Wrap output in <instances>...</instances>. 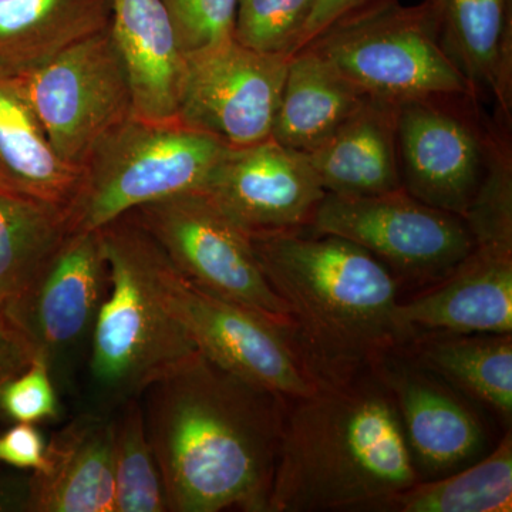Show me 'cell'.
Listing matches in <instances>:
<instances>
[{
    "label": "cell",
    "mask_w": 512,
    "mask_h": 512,
    "mask_svg": "<svg viewBox=\"0 0 512 512\" xmlns=\"http://www.w3.org/2000/svg\"><path fill=\"white\" fill-rule=\"evenodd\" d=\"M170 512H268L288 400L197 350L141 394Z\"/></svg>",
    "instance_id": "6da1fadb"
},
{
    "label": "cell",
    "mask_w": 512,
    "mask_h": 512,
    "mask_svg": "<svg viewBox=\"0 0 512 512\" xmlns=\"http://www.w3.org/2000/svg\"><path fill=\"white\" fill-rule=\"evenodd\" d=\"M266 281L288 306L291 338L319 386H342L403 345L397 279L370 252L299 229L251 235Z\"/></svg>",
    "instance_id": "7a4b0ae2"
},
{
    "label": "cell",
    "mask_w": 512,
    "mask_h": 512,
    "mask_svg": "<svg viewBox=\"0 0 512 512\" xmlns=\"http://www.w3.org/2000/svg\"><path fill=\"white\" fill-rule=\"evenodd\" d=\"M420 480L392 396L373 373L289 400L268 512L370 511Z\"/></svg>",
    "instance_id": "3957f363"
},
{
    "label": "cell",
    "mask_w": 512,
    "mask_h": 512,
    "mask_svg": "<svg viewBox=\"0 0 512 512\" xmlns=\"http://www.w3.org/2000/svg\"><path fill=\"white\" fill-rule=\"evenodd\" d=\"M99 231L109 292L94 326L82 410L111 416L198 349L161 296L156 242L126 217Z\"/></svg>",
    "instance_id": "277c9868"
},
{
    "label": "cell",
    "mask_w": 512,
    "mask_h": 512,
    "mask_svg": "<svg viewBox=\"0 0 512 512\" xmlns=\"http://www.w3.org/2000/svg\"><path fill=\"white\" fill-rule=\"evenodd\" d=\"M228 148L180 120L131 116L84 161L79 191L66 211L69 234L99 231L148 202L200 190Z\"/></svg>",
    "instance_id": "5b68a950"
},
{
    "label": "cell",
    "mask_w": 512,
    "mask_h": 512,
    "mask_svg": "<svg viewBox=\"0 0 512 512\" xmlns=\"http://www.w3.org/2000/svg\"><path fill=\"white\" fill-rule=\"evenodd\" d=\"M306 47L369 99L399 106L431 97H474L441 42L429 0L412 6L384 3L330 26Z\"/></svg>",
    "instance_id": "8992f818"
},
{
    "label": "cell",
    "mask_w": 512,
    "mask_h": 512,
    "mask_svg": "<svg viewBox=\"0 0 512 512\" xmlns=\"http://www.w3.org/2000/svg\"><path fill=\"white\" fill-rule=\"evenodd\" d=\"M107 292L100 231L79 232L67 235L29 284L2 303L33 355L45 359L59 394L77 393Z\"/></svg>",
    "instance_id": "52a82bcc"
},
{
    "label": "cell",
    "mask_w": 512,
    "mask_h": 512,
    "mask_svg": "<svg viewBox=\"0 0 512 512\" xmlns=\"http://www.w3.org/2000/svg\"><path fill=\"white\" fill-rule=\"evenodd\" d=\"M123 217L143 229L191 284L291 328L288 306L266 281L251 235L201 191L148 202Z\"/></svg>",
    "instance_id": "ba28073f"
},
{
    "label": "cell",
    "mask_w": 512,
    "mask_h": 512,
    "mask_svg": "<svg viewBox=\"0 0 512 512\" xmlns=\"http://www.w3.org/2000/svg\"><path fill=\"white\" fill-rule=\"evenodd\" d=\"M309 229L348 239L393 275L420 285L446 278L476 245L463 217L424 204L404 188L367 197L326 194Z\"/></svg>",
    "instance_id": "9c48e42d"
},
{
    "label": "cell",
    "mask_w": 512,
    "mask_h": 512,
    "mask_svg": "<svg viewBox=\"0 0 512 512\" xmlns=\"http://www.w3.org/2000/svg\"><path fill=\"white\" fill-rule=\"evenodd\" d=\"M57 154L82 168L113 128L134 116L133 90L110 28L13 77Z\"/></svg>",
    "instance_id": "30bf717a"
},
{
    "label": "cell",
    "mask_w": 512,
    "mask_h": 512,
    "mask_svg": "<svg viewBox=\"0 0 512 512\" xmlns=\"http://www.w3.org/2000/svg\"><path fill=\"white\" fill-rule=\"evenodd\" d=\"M157 274L165 305L205 356L288 402L319 389L289 328L191 284L163 251Z\"/></svg>",
    "instance_id": "8fae6325"
},
{
    "label": "cell",
    "mask_w": 512,
    "mask_h": 512,
    "mask_svg": "<svg viewBox=\"0 0 512 512\" xmlns=\"http://www.w3.org/2000/svg\"><path fill=\"white\" fill-rule=\"evenodd\" d=\"M468 96L431 97L397 106V153L404 190L466 217L484 183L498 130L484 128Z\"/></svg>",
    "instance_id": "7c38bea8"
},
{
    "label": "cell",
    "mask_w": 512,
    "mask_h": 512,
    "mask_svg": "<svg viewBox=\"0 0 512 512\" xmlns=\"http://www.w3.org/2000/svg\"><path fill=\"white\" fill-rule=\"evenodd\" d=\"M288 62L235 39L185 56L178 120L229 148L268 140Z\"/></svg>",
    "instance_id": "4fadbf2b"
},
{
    "label": "cell",
    "mask_w": 512,
    "mask_h": 512,
    "mask_svg": "<svg viewBox=\"0 0 512 512\" xmlns=\"http://www.w3.org/2000/svg\"><path fill=\"white\" fill-rule=\"evenodd\" d=\"M198 191L249 235L308 229L326 195L305 156L272 138L228 148Z\"/></svg>",
    "instance_id": "5bb4252c"
},
{
    "label": "cell",
    "mask_w": 512,
    "mask_h": 512,
    "mask_svg": "<svg viewBox=\"0 0 512 512\" xmlns=\"http://www.w3.org/2000/svg\"><path fill=\"white\" fill-rule=\"evenodd\" d=\"M372 372L392 396L420 477L446 476L481 453L485 436L476 414L413 357L392 350Z\"/></svg>",
    "instance_id": "9a60e30c"
},
{
    "label": "cell",
    "mask_w": 512,
    "mask_h": 512,
    "mask_svg": "<svg viewBox=\"0 0 512 512\" xmlns=\"http://www.w3.org/2000/svg\"><path fill=\"white\" fill-rule=\"evenodd\" d=\"M406 340L416 333H512V245L480 242L429 291L397 302Z\"/></svg>",
    "instance_id": "2e32d148"
},
{
    "label": "cell",
    "mask_w": 512,
    "mask_h": 512,
    "mask_svg": "<svg viewBox=\"0 0 512 512\" xmlns=\"http://www.w3.org/2000/svg\"><path fill=\"white\" fill-rule=\"evenodd\" d=\"M32 473L30 512H114L113 414L80 410L46 446Z\"/></svg>",
    "instance_id": "e0dca14e"
},
{
    "label": "cell",
    "mask_w": 512,
    "mask_h": 512,
    "mask_svg": "<svg viewBox=\"0 0 512 512\" xmlns=\"http://www.w3.org/2000/svg\"><path fill=\"white\" fill-rule=\"evenodd\" d=\"M110 33L133 90L134 116L178 120L185 55L160 0H113Z\"/></svg>",
    "instance_id": "ac0fdd59"
},
{
    "label": "cell",
    "mask_w": 512,
    "mask_h": 512,
    "mask_svg": "<svg viewBox=\"0 0 512 512\" xmlns=\"http://www.w3.org/2000/svg\"><path fill=\"white\" fill-rule=\"evenodd\" d=\"M302 154L326 194L367 197L403 188L394 104L367 100L335 133Z\"/></svg>",
    "instance_id": "d6986e66"
},
{
    "label": "cell",
    "mask_w": 512,
    "mask_h": 512,
    "mask_svg": "<svg viewBox=\"0 0 512 512\" xmlns=\"http://www.w3.org/2000/svg\"><path fill=\"white\" fill-rule=\"evenodd\" d=\"M441 42L474 97L493 99L501 127L512 113V0H429Z\"/></svg>",
    "instance_id": "ffe728a7"
},
{
    "label": "cell",
    "mask_w": 512,
    "mask_h": 512,
    "mask_svg": "<svg viewBox=\"0 0 512 512\" xmlns=\"http://www.w3.org/2000/svg\"><path fill=\"white\" fill-rule=\"evenodd\" d=\"M113 0H0V77L13 79L110 28Z\"/></svg>",
    "instance_id": "44dd1931"
},
{
    "label": "cell",
    "mask_w": 512,
    "mask_h": 512,
    "mask_svg": "<svg viewBox=\"0 0 512 512\" xmlns=\"http://www.w3.org/2000/svg\"><path fill=\"white\" fill-rule=\"evenodd\" d=\"M80 180L82 168L57 154L19 87L0 77V194L67 211Z\"/></svg>",
    "instance_id": "7402d4cb"
},
{
    "label": "cell",
    "mask_w": 512,
    "mask_h": 512,
    "mask_svg": "<svg viewBox=\"0 0 512 512\" xmlns=\"http://www.w3.org/2000/svg\"><path fill=\"white\" fill-rule=\"evenodd\" d=\"M369 97L311 47L289 57L272 140L306 153L326 140Z\"/></svg>",
    "instance_id": "603a6c76"
},
{
    "label": "cell",
    "mask_w": 512,
    "mask_h": 512,
    "mask_svg": "<svg viewBox=\"0 0 512 512\" xmlns=\"http://www.w3.org/2000/svg\"><path fill=\"white\" fill-rule=\"evenodd\" d=\"M412 357L451 389L511 423L512 333H421Z\"/></svg>",
    "instance_id": "cb8c5ba5"
},
{
    "label": "cell",
    "mask_w": 512,
    "mask_h": 512,
    "mask_svg": "<svg viewBox=\"0 0 512 512\" xmlns=\"http://www.w3.org/2000/svg\"><path fill=\"white\" fill-rule=\"evenodd\" d=\"M512 510V439L483 460L458 473L417 481L373 505L380 512H510Z\"/></svg>",
    "instance_id": "d4e9b609"
},
{
    "label": "cell",
    "mask_w": 512,
    "mask_h": 512,
    "mask_svg": "<svg viewBox=\"0 0 512 512\" xmlns=\"http://www.w3.org/2000/svg\"><path fill=\"white\" fill-rule=\"evenodd\" d=\"M67 235L66 210L0 194V303L29 284Z\"/></svg>",
    "instance_id": "484cf974"
},
{
    "label": "cell",
    "mask_w": 512,
    "mask_h": 512,
    "mask_svg": "<svg viewBox=\"0 0 512 512\" xmlns=\"http://www.w3.org/2000/svg\"><path fill=\"white\" fill-rule=\"evenodd\" d=\"M114 512H168L141 399L113 413Z\"/></svg>",
    "instance_id": "4316f807"
},
{
    "label": "cell",
    "mask_w": 512,
    "mask_h": 512,
    "mask_svg": "<svg viewBox=\"0 0 512 512\" xmlns=\"http://www.w3.org/2000/svg\"><path fill=\"white\" fill-rule=\"evenodd\" d=\"M315 0H238L234 39L256 52L291 57Z\"/></svg>",
    "instance_id": "83f0119b"
},
{
    "label": "cell",
    "mask_w": 512,
    "mask_h": 512,
    "mask_svg": "<svg viewBox=\"0 0 512 512\" xmlns=\"http://www.w3.org/2000/svg\"><path fill=\"white\" fill-rule=\"evenodd\" d=\"M185 56L234 39L238 0H160Z\"/></svg>",
    "instance_id": "f1b7e54d"
},
{
    "label": "cell",
    "mask_w": 512,
    "mask_h": 512,
    "mask_svg": "<svg viewBox=\"0 0 512 512\" xmlns=\"http://www.w3.org/2000/svg\"><path fill=\"white\" fill-rule=\"evenodd\" d=\"M0 414L13 423L30 424L59 417V390L42 356H33L22 373L0 386Z\"/></svg>",
    "instance_id": "f546056e"
},
{
    "label": "cell",
    "mask_w": 512,
    "mask_h": 512,
    "mask_svg": "<svg viewBox=\"0 0 512 512\" xmlns=\"http://www.w3.org/2000/svg\"><path fill=\"white\" fill-rule=\"evenodd\" d=\"M43 434L35 424L16 423L0 434V463L18 470L42 473L47 467Z\"/></svg>",
    "instance_id": "4dcf8cb0"
},
{
    "label": "cell",
    "mask_w": 512,
    "mask_h": 512,
    "mask_svg": "<svg viewBox=\"0 0 512 512\" xmlns=\"http://www.w3.org/2000/svg\"><path fill=\"white\" fill-rule=\"evenodd\" d=\"M389 2L393 0H315L293 47L292 55L308 46L330 26Z\"/></svg>",
    "instance_id": "1f68e13d"
},
{
    "label": "cell",
    "mask_w": 512,
    "mask_h": 512,
    "mask_svg": "<svg viewBox=\"0 0 512 512\" xmlns=\"http://www.w3.org/2000/svg\"><path fill=\"white\" fill-rule=\"evenodd\" d=\"M33 350L13 328L0 303V386L30 365Z\"/></svg>",
    "instance_id": "d6a6232c"
},
{
    "label": "cell",
    "mask_w": 512,
    "mask_h": 512,
    "mask_svg": "<svg viewBox=\"0 0 512 512\" xmlns=\"http://www.w3.org/2000/svg\"><path fill=\"white\" fill-rule=\"evenodd\" d=\"M32 474L0 476V512H30Z\"/></svg>",
    "instance_id": "836d02e7"
}]
</instances>
